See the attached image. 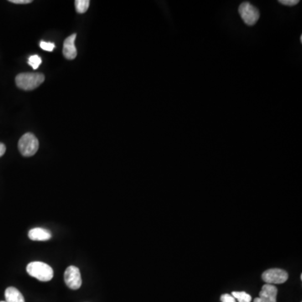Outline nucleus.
Masks as SVG:
<instances>
[{
    "instance_id": "obj_1",
    "label": "nucleus",
    "mask_w": 302,
    "mask_h": 302,
    "mask_svg": "<svg viewBox=\"0 0 302 302\" xmlns=\"http://www.w3.org/2000/svg\"><path fill=\"white\" fill-rule=\"evenodd\" d=\"M26 270L31 276L36 278L40 281H50L54 276L53 268L47 263L40 261H35L29 263Z\"/></svg>"
},
{
    "instance_id": "obj_2",
    "label": "nucleus",
    "mask_w": 302,
    "mask_h": 302,
    "mask_svg": "<svg viewBox=\"0 0 302 302\" xmlns=\"http://www.w3.org/2000/svg\"><path fill=\"white\" fill-rule=\"evenodd\" d=\"M45 76L42 73H21L16 78V85L22 90L31 91L44 83Z\"/></svg>"
},
{
    "instance_id": "obj_3",
    "label": "nucleus",
    "mask_w": 302,
    "mask_h": 302,
    "mask_svg": "<svg viewBox=\"0 0 302 302\" xmlns=\"http://www.w3.org/2000/svg\"><path fill=\"white\" fill-rule=\"evenodd\" d=\"M19 150L25 157L36 155L39 149V141L32 133H26L19 140Z\"/></svg>"
},
{
    "instance_id": "obj_4",
    "label": "nucleus",
    "mask_w": 302,
    "mask_h": 302,
    "mask_svg": "<svg viewBox=\"0 0 302 302\" xmlns=\"http://www.w3.org/2000/svg\"><path fill=\"white\" fill-rule=\"evenodd\" d=\"M238 13L243 22L248 26H254L259 20V11L249 2H243L238 8Z\"/></svg>"
},
{
    "instance_id": "obj_5",
    "label": "nucleus",
    "mask_w": 302,
    "mask_h": 302,
    "mask_svg": "<svg viewBox=\"0 0 302 302\" xmlns=\"http://www.w3.org/2000/svg\"><path fill=\"white\" fill-rule=\"evenodd\" d=\"M262 279L266 284H283L288 279V273L281 268H270L263 272Z\"/></svg>"
},
{
    "instance_id": "obj_6",
    "label": "nucleus",
    "mask_w": 302,
    "mask_h": 302,
    "mask_svg": "<svg viewBox=\"0 0 302 302\" xmlns=\"http://www.w3.org/2000/svg\"><path fill=\"white\" fill-rule=\"evenodd\" d=\"M64 279L68 288L72 289H79L82 285V277L79 268L76 266H69L65 271Z\"/></svg>"
},
{
    "instance_id": "obj_7",
    "label": "nucleus",
    "mask_w": 302,
    "mask_h": 302,
    "mask_svg": "<svg viewBox=\"0 0 302 302\" xmlns=\"http://www.w3.org/2000/svg\"><path fill=\"white\" fill-rule=\"evenodd\" d=\"M76 38H77V34H73L72 36L65 40L62 52L67 60L75 59L78 56V52L75 47Z\"/></svg>"
},
{
    "instance_id": "obj_8",
    "label": "nucleus",
    "mask_w": 302,
    "mask_h": 302,
    "mask_svg": "<svg viewBox=\"0 0 302 302\" xmlns=\"http://www.w3.org/2000/svg\"><path fill=\"white\" fill-rule=\"evenodd\" d=\"M278 294V289L274 284H265L262 287L259 298L264 302H277L276 297Z\"/></svg>"
},
{
    "instance_id": "obj_9",
    "label": "nucleus",
    "mask_w": 302,
    "mask_h": 302,
    "mask_svg": "<svg viewBox=\"0 0 302 302\" xmlns=\"http://www.w3.org/2000/svg\"><path fill=\"white\" fill-rule=\"evenodd\" d=\"M29 238L33 241H47L52 238V233L48 230L42 227H36L30 230Z\"/></svg>"
},
{
    "instance_id": "obj_10",
    "label": "nucleus",
    "mask_w": 302,
    "mask_h": 302,
    "mask_svg": "<svg viewBox=\"0 0 302 302\" xmlns=\"http://www.w3.org/2000/svg\"><path fill=\"white\" fill-rule=\"evenodd\" d=\"M6 302H26L23 294L15 287H9L6 290Z\"/></svg>"
},
{
    "instance_id": "obj_11",
    "label": "nucleus",
    "mask_w": 302,
    "mask_h": 302,
    "mask_svg": "<svg viewBox=\"0 0 302 302\" xmlns=\"http://www.w3.org/2000/svg\"><path fill=\"white\" fill-rule=\"evenodd\" d=\"M90 6L89 0H76V11L79 14H84L87 12Z\"/></svg>"
},
{
    "instance_id": "obj_12",
    "label": "nucleus",
    "mask_w": 302,
    "mask_h": 302,
    "mask_svg": "<svg viewBox=\"0 0 302 302\" xmlns=\"http://www.w3.org/2000/svg\"><path fill=\"white\" fill-rule=\"evenodd\" d=\"M232 295L238 302H251L252 299L250 294L244 291H233L232 292Z\"/></svg>"
},
{
    "instance_id": "obj_13",
    "label": "nucleus",
    "mask_w": 302,
    "mask_h": 302,
    "mask_svg": "<svg viewBox=\"0 0 302 302\" xmlns=\"http://www.w3.org/2000/svg\"><path fill=\"white\" fill-rule=\"evenodd\" d=\"M42 60L39 56H37V55H34V56H31L28 60V63L31 67H32L34 70H37L39 68L40 66L42 64Z\"/></svg>"
},
{
    "instance_id": "obj_14",
    "label": "nucleus",
    "mask_w": 302,
    "mask_h": 302,
    "mask_svg": "<svg viewBox=\"0 0 302 302\" xmlns=\"http://www.w3.org/2000/svg\"><path fill=\"white\" fill-rule=\"evenodd\" d=\"M40 47L46 52H52L54 50L55 44L51 42H42L40 43Z\"/></svg>"
},
{
    "instance_id": "obj_15",
    "label": "nucleus",
    "mask_w": 302,
    "mask_h": 302,
    "mask_svg": "<svg viewBox=\"0 0 302 302\" xmlns=\"http://www.w3.org/2000/svg\"><path fill=\"white\" fill-rule=\"evenodd\" d=\"M279 4L285 6H294L299 4L298 0H279Z\"/></svg>"
},
{
    "instance_id": "obj_16",
    "label": "nucleus",
    "mask_w": 302,
    "mask_h": 302,
    "mask_svg": "<svg viewBox=\"0 0 302 302\" xmlns=\"http://www.w3.org/2000/svg\"><path fill=\"white\" fill-rule=\"evenodd\" d=\"M221 301L222 302H236L234 297L232 294H224L221 296Z\"/></svg>"
},
{
    "instance_id": "obj_17",
    "label": "nucleus",
    "mask_w": 302,
    "mask_h": 302,
    "mask_svg": "<svg viewBox=\"0 0 302 302\" xmlns=\"http://www.w3.org/2000/svg\"><path fill=\"white\" fill-rule=\"evenodd\" d=\"M10 2L16 5H27L32 3V0H10Z\"/></svg>"
},
{
    "instance_id": "obj_18",
    "label": "nucleus",
    "mask_w": 302,
    "mask_h": 302,
    "mask_svg": "<svg viewBox=\"0 0 302 302\" xmlns=\"http://www.w3.org/2000/svg\"><path fill=\"white\" fill-rule=\"evenodd\" d=\"M6 151V145L2 144V143H0V157L1 156H3L5 155V153Z\"/></svg>"
},
{
    "instance_id": "obj_19",
    "label": "nucleus",
    "mask_w": 302,
    "mask_h": 302,
    "mask_svg": "<svg viewBox=\"0 0 302 302\" xmlns=\"http://www.w3.org/2000/svg\"><path fill=\"white\" fill-rule=\"evenodd\" d=\"M253 302H264V301H263V299H260V298H259V297H257V298H255V299H254V300H253Z\"/></svg>"
},
{
    "instance_id": "obj_20",
    "label": "nucleus",
    "mask_w": 302,
    "mask_h": 302,
    "mask_svg": "<svg viewBox=\"0 0 302 302\" xmlns=\"http://www.w3.org/2000/svg\"><path fill=\"white\" fill-rule=\"evenodd\" d=\"M0 302H6V301H0Z\"/></svg>"
}]
</instances>
